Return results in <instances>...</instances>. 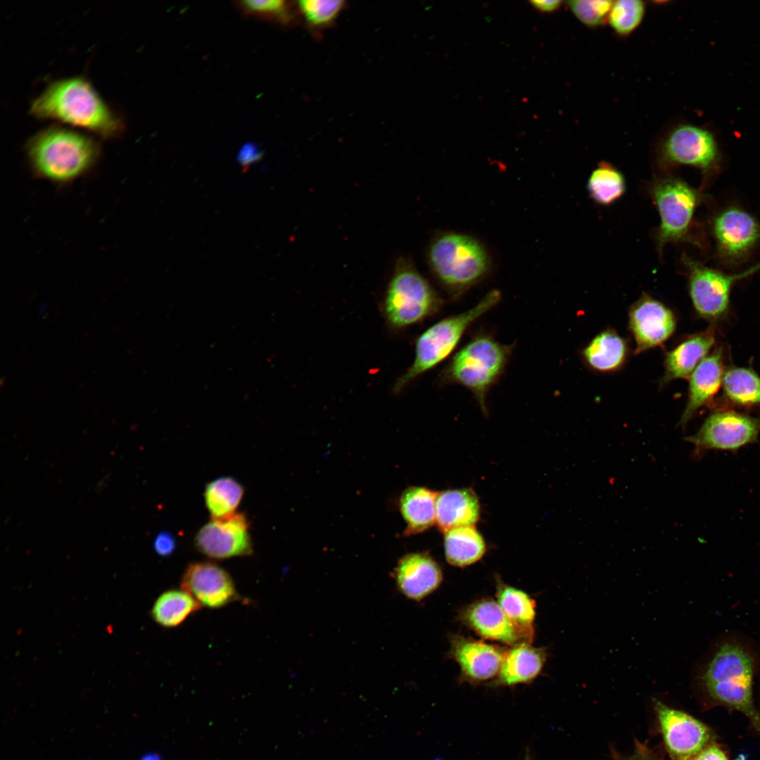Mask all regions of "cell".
Masks as SVG:
<instances>
[{
    "label": "cell",
    "instance_id": "d4e9b609",
    "mask_svg": "<svg viewBox=\"0 0 760 760\" xmlns=\"http://www.w3.org/2000/svg\"><path fill=\"white\" fill-rule=\"evenodd\" d=\"M438 494L424 487H410L403 493L400 509L407 524L406 536L422 533L436 524Z\"/></svg>",
    "mask_w": 760,
    "mask_h": 760
},
{
    "label": "cell",
    "instance_id": "83f0119b",
    "mask_svg": "<svg viewBox=\"0 0 760 760\" xmlns=\"http://www.w3.org/2000/svg\"><path fill=\"white\" fill-rule=\"evenodd\" d=\"M722 388L732 404L747 408L760 407V376L752 369L729 368L724 373Z\"/></svg>",
    "mask_w": 760,
    "mask_h": 760
},
{
    "label": "cell",
    "instance_id": "ac0fdd59",
    "mask_svg": "<svg viewBox=\"0 0 760 760\" xmlns=\"http://www.w3.org/2000/svg\"><path fill=\"white\" fill-rule=\"evenodd\" d=\"M725 372L721 348L714 350L697 366L688 378L687 403L679 422L680 426H685L699 409L713 400L722 386Z\"/></svg>",
    "mask_w": 760,
    "mask_h": 760
},
{
    "label": "cell",
    "instance_id": "f1b7e54d",
    "mask_svg": "<svg viewBox=\"0 0 760 760\" xmlns=\"http://www.w3.org/2000/svg\"><path fill=\"white\" fill-rule=\"evenodd\" d=\"M244 493L243 486L231 476H223L208 483L204 499L211 519H221L235 513Z\"/></svg>",
    "mask_w": 760,
    "mask_h": 760
},
{
    "label": "cell",
    "instance_id": "ffe728a7",
    "mask_svg": "<svg viewBox=\"0 0 760 760\" xmlns=\"http://www.w3.org/2000/svg\"><path fill=\"white\" fill-rule=\"evenodd\" d=\"M452 647L463 675L471 681L486 680L498 675L506 654L498 647L464 638H456Z\"/></svg>",
    "mask_w": 760,
    "mask_h": 760
},
{
    "label": "cell",
    "instance_id": "484cf974",
    "mask_svg": "<svg viewBox=\"0 0 760 760\" xmlns=\"http://www.w3.org/2000/svg\"><path fill=\"white\" fill-rule=\"evenodd\" d=\"M445 554L449 564L465 566L480 559L486 544L474 526L455 528L445 533Z\"/></svg>",
    "mask_w": 760,
    "mask_h": 760
},
{
    "label": "cell",
    "instance_id": "4dcf8cb0",
    "mask_svg": "<svg viewBox=\"0 0 760 760\" xmlns=\"http://www.w3.org/2000/svg\"><path fill=\"white\" fill-rule=\"evenodd\" d=\"M498 604L505 614L518 626L532 628L536 615V603L524 592L502 585L498 592Z\"/></svg>",
    "mask_w": 760,
    "mask_h": 760
},
{
    "label": "cell",
    "instance_id": "6da1fadb",
    "mask_svg": "<svg viewBox=\"0 0 760 760\" xmlns=\"http://www.w3.org/2000/svg\"><path fill=\"white\" fill-rule=\"evenodd\" d=\"M756 670V659L749 647L739 642L725 641L699 665L695 683L710 702L741 712L760 732V713L752 696Z\"/></svg>",
    "mask_w": 760,
    "mask_h": 760
},
{
    "label": "cell",
    "instance_id": "30bf717a",
    "mask_svg": "<svg viewBox=\"0 0 760 760\" xmlns=\"http://www.w3.org/2000/svg\"><path fill=\"white\" fill-rule=\"evenodd\" d=\"M652 704L664 748L672 760H692L713 743V733L700 721L659 699Z\"/></svg>",
    "mask_w": 760,
    "mask_h": 760
},
{
    "label": "cell",
    "instance_id": "d590c367",
    "mask_svg": "<svg viewBox=\"0 0 760 760\" xmlns=\"http://www.w3.org/2000/svg\"><path fill=\"white\" fill-rule=\"evenodd\" d=\"M613 760H666L654 749L638 740H635L631 753L621 754L612 749Z\"/></svg>",
    "mask_w": 760,
    "mask_h": 760
},
{
    "label": "cell",
    "instance_id": "9c48e42d",
    "mask_svg": "<svg viewBox=\"0 0 760 760\" xmlns=\"http://www.w3.org/2000/svg\"><path fill=\"white\" fill-rule=\"evenodd\" d=\"M688 289L693 307L699 316L716 321L726 315L733 285L738 280L760 271V263L744 272L728 274L708 267L685 256Z\"/></svg>",
    "mask_w": 760,
    "mask_h": 760
},
{
    "label": "cell",
    "instance_id": "4316f807",
    "mask_svg": "<svg viewBox=\"0 0 760 760\" xmlns=\"http://www.w3.org/2000/svg\"><path fill=\"white\" fill-rule=\"evenodd\" d=\"M203 607L192 595L182 590L172 589L160 595L151 609L152 619L165 628L181 625L189 616Z\"/></svg>",
    "mask_w": 760,
    "mask_h": 760
},
{
    "label": "cell",
    "instance_id": "8d00e7d4",
    "mask_svg": "<svg viewBox=\"0 0 760 760\" xmlns=\"http://www.w3.org/2000/svg\"><path fill=\"white\" fill-rule=\"evenodd\" d=\"M153 548L162 557L171 555L176 548L175 536L168 531L159 533L154 538Z\"/></svg>",
    "mask_w": 760,
    "mask_h": 760
},
{
    "label": "cell",
    "instance_id": "7a4b0ae2",
    "mask_svg": "<svg viewBox=\"0 0 760 760\" xmlns=\"http://www.w3.org/2000/svg\"><path fill=\"white\" fill-rule=\"evenodd\" d=\"M30 113L39 120H51L80 127L106 139L117 138L124 122L85 78L72 77L49 84L32 102Z\"/></svg>",
    "mask_w": 760,
    "mask_h": 760
},
{
    "label": "cell",
    "instance_id": "8992f818",
    "mask_svg": "<svg viewBox=\"0 0 760 760\" xmlns=\"http://www.w3.org/2000/svg\"><path fill=\"white\" fill-rule=\"evenodd\" d=\"M429 260L434 274L454 298L478 283L489 267L483 246L469 236L456 233L437 237L429 248Z\"/></svg>",
    "mask_w": 760,
    "mask_h": 760
},
{
    "label": "cell",
    "instance_id": "1f68e13d",
    "mask_svg": "<svg viewBox=\"0 0 760 760\" xmlns=\"http://www.w3.org/2000/svg\"><path fill=\"white\" fill-rule=\"evenodd\" d=\"M645 6L639 0L614 1L607 21L616 33L621 36L631 34L641 23Z\"/></svg>",
    "mask_w": 760,
    "mask_h": 760
},
{
    "label": "cell",
    "instance_id": "44dd1931",
    "mask_svg": "<svg viewBox=\"0 0 760 760\" xmlns=\"http://www.w3.org/2000/svg\"><path fill=\"white\" fill-rule=\"evenodd\" d=\"M715 341V329L710 327L702 332L685 338L668 351L664 357V370L660 385L664 386L673 380L689 378L708 355Z\"/></svg>",
    "mask_w": 760,
    "mask_h": 760
},
{
    "label": "cell",
    "instance_id": "f546056e",
    "mask_svg": "<svg viewBox=\"0 0 760 760\" xmlns=\"http://www.w3.org/2000/svg\"><path fill=\"white\" fill-rule=\"evenodd\" d=\"M587 189L595 202L608 205L623 196L626 190V181L618 169L608 163L602 162L591 172Z\"/></svg>",
    "mask_w": 760,
    "mask_h": 760
},
{
    "label": "cell",
    "instance_id": "7c38bea8",
    "mask_svg": "<svg viewBox=\"0 0 760 760\" xmlns=\"http://www.w3.org/2000/svg\"><path fill=\"white\" fill-rule=\"evenodd\" d=\"M719 150L714 133L692 124H680L666 135L660 158L666 165H685L707 171L715 167Z\"/></svg>",
    "mask_w": 760,
    "mask_h": 760
},
{
    "label": "cell",
    "instance_id": "8fae6325",
    "mask_svg": "<svg viewBox=\"0 0 760 760\" xmlns=\"http://www.w3.org/2000/svg\"><path fill=\"white\" fill-rule=\"evenodd\" d=\"M760 433V418L730 410L711 412L699 430L685 440L698 451L737 450L756 442Z\"/></svg>",
    "mask_w": 760,
    "mask_h": 760
},
{
    "label": "cell",
    "instance_id": "b9f144b4",
    "mask_svg": "<svg viewBox=\"0 0 760 760\" xmlns=\"http://www.w3.org/2000/svg\"><path fill=\"white\" fill-rule=\"evenodd\" d=\"M433 760H443V759H435Z\"/></svg>",
    "mask_w": 760,
    "mask_h": 760
},
{
    "label": "cell",
    "instance_id": "d6a6232c",
    "mask_svg": "<svg viewBox=\"0 0 760 760\" xmlns=\"http://www.w3.org/2000/svg\"><path fill=\"white\" fill-rule=\"evenodd\" d=\"M299 10L310 26L322 28L331 24L345 6L343 1L303 0Z\"/></svg>",
    "mask_w": 760,
    "mask_h": 760
},
{
    "label": "cell",
    "instance_id": "5bb4252c",
    "mask_svg": "<svg viewBox=\"0 0 760 760\" xmlns=\"http://www.w3.org/2000/svg\"><path fill=\"white\" fill-rule=\"evenodd\" d=\"M628 327L638 355L664 344L676 330V318L667 305L644 293L629 310Z\"/></svg>",
    "mask_w": 760,
    "mask_h": 760
},
{
    "label": "cell",
    "instance_id": "836d02e7",
    "mask_svg": "<svg viewBox=\"0 0 760 760\" xmlns=\"http://www.w3.org/2000/svg\"><path fill=\"white\" fill-rule=\"evenodd\" d=\"M614 1L610 0H574L567 5L580 22L589 27H597L607 21Z\"/></svg>",
    "mask_w": 760,
    "mask_h": 760
},
{
    "label": "cell",
    "instance_id": "3957f363",
    "mask_svg": "<svg viewBox=\"0 0 760 760\" xmlns=\"http://www.w3.org/2000/svg\"><path fill=\"white\" fill-rule=\"evenodd\" d=\"M25 154L34 176L56 184H68L95 167L101 148L89 135L51 126L30 138Z\"/></svg>",
    "mask_w": 760,
    "mask_h": 760
},
{
    "label": "cell",
    "instance_id": "4fadbf2b",
    "mask_svg": "<svg viewBox=\"0 0 760 760\" xmlns=\"http://www.w3.org/2000/svg\"><path fill=\"white\" fill-rule=\"evenodd\" d=\"M194 545L203 555L219 560L250 556L253 552L249 523L243 513L211 519L197 532Z\"/></svg>",
    "mask_w": 760,
    "mask_h": 760
},
{
    "label": "cell",
    "instance_id": "52a82bcc",
    "mask_svg": "<svg viewBox=\"0 0 760 760\" xmlns=\"http://www.w3.org/2000/svg\"><path fill=\"white\" fill-rule=\"evenodd\" d=\"M442 301L429 282L410 264L400 262L388 284L384 314L389 325L401 329L436 314Z\"/></svg>",
    "mask_w": 760,
    "mask_h": 760
},
{
    "label": "cell",
    "instance_id": "ab89813d",
    "mask_svg": "<svg viewBox=\"0 0 760 760\" xmlns=\"http://www.w3.org/2000/svg\"><path fill=\"white\" fill-rule=\"evenodd\" d=\"M530 4L536 10L540 12L552 13L560 8L562 1L559 0L531 1Z\"/></svg>",
    "mask_w": 760,
    "mask_h": 760
},
{
    "label": "cell",
    "instance_id": "603a6c76",
    "mask_svg": "<svg viewBox=\"0 0 760 760\" xmlns=\"http://www.w3.org/2000/svg\"><path fill=\"white\" fill-rule=\"evenodd\" d=\"M628 354L626 340L609 329L597 334L582 350L586 365L600 372L617 371L624 365Z\"/></svg>",
    "mask_w": 760,
    "mask_h": 760
},
{
    "label": "cell",
    "instance_id": "d6986e66",
    "mask_svg": "<svg viewBox=\"0 0 760 760\" xmlns=\"http://www.w3.org/2000/svg\"><path fill=\"white\" fill-rule=\"evenodd\" d=\"M399 590L407 597L419 600L435 590L442 581L438 564L424 553L408 554L401 558L395 571Z\"/></svg>",
    "mask_w": 760,
    "mask_h": 760
},
{
    "label": "cell",
    "instance_id": "5b68a950",
    "mask_svg": "<svg viewBox=\"0 0 760 760\" xmlns=\"http://www.w3.org/2000/svg\"><path fill=\"white\" fill-rule=\"evenodd\" d=\"M501 298L500 293H488L471 308L445 317L426 329L417 338L412 364L393 387L401 392L420 375L436 367L455 350L467 329L480 317L495 308Z\"/></svg>",
    "mask_w": 760,
    "mask_h": 760
},
{
    "label": "cell",
    "instance_id": "e575fe53",
    "mask_svg": "<svg viewBox=\"0 0 760 760\" xmlns=\"http://www.w3.org/2000/svg\"><path fill=\"white\" fill-rule=\"evenodd\" d=\"M243 7L248 11L267 16L286 19L289 15L287 2L280 0H251L242 2Z\"/></svg>",
    "mask_w": 760,
    "mask_h": 760
},
{
    "label": "cell",
    "instance_id": "cb8c5ba5",
    "mask_svg": "<svg viewBox=\"0 0 760 760\" xmlns=\"http://www.w3.org/2000/svg\"><path fill=\"white\" fill-rule=\"evenodd\" d=\"M546 658L543 649L521 643L506 652L498 673V685H512L531 681L540 673Z\"/></svg>",
    "mask_w": 760,
    "mask_h": 760
},
{
    "label": "cell",
    "instance_id": "277c9868",
    "mask_svg": "<svg viewBox=\"0 0 760 760\" xmlns=\"http://www.w3.org/2000/svg\"><path fill=\"white\" fill-rule=\"evenodd\" d=\"M512 352V346L489 334H477L453 354L441 373V381L468 389L486 412L488 392L504 373Z\"/></svg>",
    "mask_w": 760,
    "mask_h": 760
},
{
    "label": "cell",
    "instance_id": "60d3db41",
    "mask_svg": "<svg viewBox=\"0 0 760 760\" xmlns=\"http://www.w3.org/2000/svg\"><path fill=\"white\" fill-rule=\"evenodd\" d=\"M524 760H531V757H530V756L528 754H526Z\"/></svg>",
    "mask_w": 760,
    "mask_h": 760
},
{
    "label": "cell",
    "instance_id": "74e56055",
    "mask_svg": "<svg viewBox=\"0 0 760 760\" xmlns=\"http://www.w3.org/2000/svg\"><path fill=\"white\" fill-rule=\"evenodd\" d=\"M261 157L258 146L253 144H246L243 146L238 155L239 160L243 165L254 163Z\"/></svg>",
    "mask_w": 760,
    "mask_h": 760
},
{
    "label": "cell",
    "instance_id": "7402d4cb",
    "mask_svg": "<svg viewBox=\"0 0 760 760\" xmlns=\"http://www.w3.org/2000/svg\"><path fill=\"white\" fill-rule=\"evenodd\" d=\"M479 502L469 488L438 493L436 505V524L444 533L450 529L474 526L479 517Z\"/></svg>",
    "mask_w": 760,
    "mask_h": 760
},
{
    "label": "cell",
    "instance_id": "9a60e30c",
    "mask_svg": "<svg viewBox=\"0 0 760 760\" xmlns=\"http://www.w3.org/2000/svg\"><path fill=\"white\" fill-rule=\"evenodd\" d=\"M181 588L203 607L220 609L238 600L240 596L229 574L209 562L190 563L181 578Z\"/></svg>",
    "mask_w": 760,
    "mask_h": 760
},
{
    "label": "cell",
    "instance_id": "f35d334b",
    "mask_svg": "<svg viewBox=\"0 0 760 760\" xmlns=\"http://www.w3.org/2000/svg\"><path fill=\"white\" fill-rule=\"evenodd\" d=\"M692 760H728L725 753L714 744H711Z\"/></svg>",
    "mask_w": 760,
    "mask_h": 760
},
{
    "label": "cell",
    "instance_id": "e0dca14e",
    "mask_svg": "<svg viewBox=\"0 0 760 760\" xmlns=\"http://www.w3.org/2000/svg\"><path fill=\"white\" fill-rule=\"evenodd\" d=\"M467 623L485 638L500 641L509 645L528 643L533 635L532 628H526L514 623L502 611L500 605L492 600L474 604L464 613Z\"/></svg>",
    "mask_w": 760,
    "mask_h": 760
},
{
    "label": "cell",
    "instance_id": "2e32d148",
    "mask_svg": "<svg viewBox=\"0 0 760 760\" xmlns=\"http://www.w3.org/2000/svg\"><path fill=\"white\" fill-rule=\"evenodd\" d=\"M713 232L721 258L737 261L747 255L760 239V226L749 213L728 208L714 219Z\"/></svg>",
    "mask_w": 760,
    "mask_h": 760
},
{
    "label": "cell",
    "instance_id": "ba28073f",
    "mask_svg": "<svg viewBox=\"0 0 760 760\" xmlns=\"http://www.w3.org/2000/svg\"><path fill=\"white\" fill-rule=\"evenodd\" d=\"M650 191L661 220L657 244L661 254L668 243L687 237L699 196L686 182L673 177L654 181Z\"/></svg>",
    "mask_w": 760,
    "mask_h": 760
}]
</instances>
